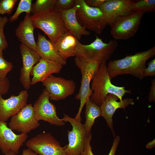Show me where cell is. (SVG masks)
Segmentation results:
<instances>
[{
  "label": "cell",
  "instance_id": "1",
  "mask_svg": "<svg viewBox=\"0 0 155 155\" xmlns=\"http://www.w3.org/2000/svg\"><path fill=\"white\" fill-rule=\"evenodd\" d=\"M155 55V46L146 51L128 55L125 57L110 61L107 66L111 79L117 76L129 74L141 80L146 68V61Z\"/></svg>",
  "mask_w": 155,
  "mask_h": 155
},
{
  "label": "cell",
  "instance_id": "2",
  "mask_svg": "<svg viewBox=\"0 0 155 155\" xmlns=\"http://www.w3.org/2000/svg\"><path fill=\"white\" fill-rule=\"evenodd\" d=\"M106 61L101 62L92 80L91 89L92 93L90 99L100 106L107 95L111 94L116 96L120 101L126 93L131 94V90H127L123 86L119 87L112 84L107 69Z\"/></svg>",
  "mask_w": 155,
  "mask_h": 155
},
{
  "label": "cell",
  "instance_id": "3",
  "mask_svg": "<svg viewBox=\"0 0 155 155\" xmlns=\"http://www.w3.org/2000/svg\"><path fill=\"white\" fill-rule=\"evenodd\" d=\"M35 28L42 30L53 43L68 31L61 16L60 12L52 8L31 16Z\"/></svg>",
  "mask_w": 155,
  "mask_h": 155
},
{
  "label": "cell",
  "instance_id": "4",
  "mask_svg": "<svg viewBox=\"0 0 155 155\" xmlns=\"http://www.w3.org/2000/svg\"><path fill=\"white\" fill-rule=\"evenodd\" d=\"M74 62L80 71L82 75L81 85L75 98L80 101V107L75 118L81 121V113L84 106L92 93L90 83L101 62L75 57Z\"/></svg>",
  "mask_w": 155,
  "mask_h": 155
},
{
  "label": "cell",
  "instance_id": "5",
  "mask_svg": "<svg viewBox=\"0 0 155 155\" xmlns=\"http://www.w3.org/2000/svg\"><path fill=\"white\" fill-rule=\"evenodd\" d=\"M118 46L115 40L108 43L103 42L96 34L95 40L88 44H84L78 40L75 52V56L101 62L108 60Z\"/></svg>",
  "mask_w": 155,
  "mask_h": 155
},
{
  "label": "cell",
  "instance_id": "6",
  "mask_svg": "<svg viewBox=\"0 0 155 155\" xmlns=\"http://www.w3.org/2000/svg\"><path fill=\"white\" fill-rule=\"evenodd\" d=\"M75 4L78 7L76 18L80 24L86 29L100 34L107 25L101 9L89 7L84 0H75Z\"/></svg>",
  "mask_w": 155,
  "mask_h": 155
},
{
  "label": "cell",
  "instance_id": "7",
  "mask_svg": "<svg viewBox=\"0 0 155 155\" xmlns=\"http://www.w3.org/2000/svg\"><path fill=\"white\" fill-rule=\"evenodd\" d=\"M144 13L132 11L117 18L111 26L110 32L115 40H126L137 32Z\"/></svg>",
  "mask_w": 155,
  "mask_h": 155
},
{
  "label": "cell",
  "instance_id": "8",
  "mask_svg": "<svg viewBox=\"0 0 155 155\" xmlns=\"http://www.w3.org/2000/svg\"><path fill=\"white\" fill-rule=\"evenodd\" d=\"M25 145L39 155H67L64 147L50 133H40L26 141Z\"/></svg>",
  "mask_w": 155,
  "mask_h": 155
},
{
  "label": "cell",
  "instance_id": "9",
  "mask_svg": "<svg viewBox=\"0 0 155 155\" xmlns=\"http://www.w3.org/2000/svg\"><path fill=\"white\" fill-rule=\"evenodd\" d=\"M63 119L65 122H69L72 127L71 130L67 131L68 144L64 147L65 151L67 155H81L88 136L84 124L66 114H64Z\"/></svg>",
  "mask_w": 155,
  "mask_h": 155
},
{
  "label": "cell",
  "instance_id": "10",
  "mask_svg": "<svg viewBox=\"0 0 155 155\" xmlns=\"http://www.w3.org/2000/svg\"><path fill=\"white\" fill-rule=\"evenodd\" d=\"M35 118L39 121L43 120L52 125L61 126L65 122L59 118L55 106L50 101L49 94L45 88L33 106Z\"/></svg>",
  "mask_w": 155,
  "mask_h": 155
},
{
  "label": "cell",
  "instance_id": "11",
  "mask_svg": "<svg viewBox=\"0 0 155 155\" xmlns=\"http://www.w3.org/2000/svg\"><path fill=\"white\" fill-rule=\"evenodd\" d=\"M48 92L50 99L58 101L65 99L74 94L76 89L75 82L51 75L42 82Z\"/></svg>",
  "mask_w": 155,
  "mask_h": 155
},
{
  "label": "cell",
  "instance_id": "12",
  "mask_svg": "<svg viewBox=\"0 0 155 155\" xmlns=\"http://www.w3.org/2000/svg\"><path fill=\"white\" fill-rule=\"evenodd\" d=\"M40 125L39 121L35 118L33 106L29 104L11 117L8 127L12 130L27 134Z\"/></svg>",
  "mask_w": 155,
  "mask_h": 155
},
{
  "label": "cell",
  "instance_id": "13",
  "mask_svg": "<svg viewBox=\"0 0 155 155\" xmlns=\"http://www.w3.org/2000/svg\"><path fill=\"white\" fill-rule=\"evenodd\" d=\"M7 124L0 121V150L3 154L9 152L18 154L28 135L25 133L15 134Z\"/></svg>",
  "mask_w": 155,
  "mask_h": 155
},
{
  "label": "cell",
  "instance_id": "14",
  "mask_svg": "<svg viewBox=\"0 0 155 155\" xmlns=\"http://www.w3.org/2000/svg\"><path fill=\"white\" fill-rule=\"evenodd\" d=\"M28 94L26 90L20 91L17 95H11L4 99L0 95V121H6L19 112L27 104Z\"/></svg>",
  "mask_w": 155,
  "mask_h": 155
},
{
  "label": "cell",
  "instance_id": "15",
  "mask_svg": "<svg viewBox=\"0 0 155 155\" xmlns=\"http://www.w3.org/2000/svg\"><path fill=\"white\" fill-rule=\"evenodd\" d=\"M20 49L21 55L22 67L20 71V81L24 88L29 89L31 85L30 75L33 67L40 60L37 53L21 43Z\"/></svg>",
  "mask_w": 155,
  "mask_h": 155
},
{
  "label": "cell",
  "instance_id": "16",
  "mask_svg": "<svg viewBox=\"0 0 155 155\" xmlns=\"http://www.w3.org/2000/svg\"><path fill=\"white\" fill-rule=\"evenodd\" d=\"M134 0H106L100 8L104 15L107 25L111 26L118 17L132 11Z\"/></svg>",
  "mask_w": 155,
  "mask_h": 155
},
{
  "label": "cell",
  "instance_id": "17",
  "mask_svg": "<svg viewBox=\"0 0 155 155\" xmlns=\"http://www.w3.org/2000/svg\"><path fill=\"white\" fill-rule=\"evenodd\" d=\"M119 98L116 96L108 94L100 106L101 116L106 121L108 126L111 129L115 136V134L113 129V117L114 113L118 108L124 109L128 106L134 104L133 99L125 98L121 101H117Z\"/></svg>",
  "mask_w": 155,
  "mask_h": 155
},
{
  "label": "cell",
  "instance_id": "18",
  "mask_svg": "<svg viewBox=\"0 0 155 155\" xmlns=\"http://www.w3.org/2000/svg\"><path fill=\"white\" fill-rule=\"evenodd\" d=\"M63 66L59 63L41 58L32 70L31 85L42 82L53 73H59Z\"/></svg>",
  "mask_w": 155,
  "mask_h": 155
},
{
  "label": "cell",
  "instance_id": "19",
  "mask_svg": "<svg viewBox=\"0 0 155 155\" xmlns=\"http://www.w3.org/2000/svg\"><path fill=\"white\" fill-rule=\"evenodd\" d=\"M35 28L30 14L26 13L24 18L20 22L16 29L15 34L21 43L36 52L37 45L34 32Z\"/></svg>",
  "mask_w": 155,
  "mask_h": 155
},
{
  "label": "cell",
  "instance_id": "20",
  "mask_svg": "<svg viewBox=\"0 0 155 155\" xmlns=\"http://www.w3.org/2000/svg\"><path fill=\"white\" fill-rule=\"evenodd\" d=\"M78 7L75 5L69 9L60 11L61 18L68 30L79 40L83 36H88L90 32L82 26L76 16Z\"/></svg>",
  "mask_w": 155,
  "mask_h": 155
},
{
  "label": "cell",
  "instance_id": "21",
  "mask_svg": "<svg viewBox=\"0 0 155 155\" xmlns=\"http://www.w3.org/2000/svg\"><path fill=\"white\" fill-rule=\"evenodd\" d=\"M36 52L41 58L57 62L63 65L67 63V60L63 59L56 51L54 44L47 39L45 36L38 33Z\"/></svg>",
  "mask_w": 155,
  "mask_h": 155
},
{
  "label": "cell",
  "instance_id": "22",
  "mask_svg": "<svg viewBox=\"0 0 155 155\" xmlns=\"http://www.w3.org/2000/svg\"><path fill=\"white\" fill-rule=\"evenodd\" d=\"M78 40L68 31L59 37L54 44L59 55L67 60L69 57L75 56V52Z\"/></svg>",
  "mask_w": 155,
  "mask_h": 155
},
{
  "label": "cell",
  "instance_id": "23",
  "mask_svg": "<svg viewBox=\"0 0 155 155\" xmlns=\"http://www.w3.org/2000/svg\"><path fill=\"white\" fill-rule=\"evenodd\" d=\"M85 116V122L84 125L88 135L91 134L92 127L95 119L101 116L100 106L97 105L91 101L90 99L86 104Z\"/></svg>",
  "mask_w": 155,
  "mask_h": 155
},
{
  "label": "cell",
  "instance_id": "24",
  "mask_svg": "<svg viewBox=\"0 0 155 155\" xmlns=\"http://www.w3.org/2000/svg\"><path fill=\"white\" fill-rule=\"evenodd\" d=\"M131 8L132 11L141 12L143 13L154 12L155 11V0H134Z\"/></svg>",
  "mask_w": 155,
  "mask_h": 155
},
{
  "label": "cell",
  "instance_id": "25",
  "mask_svg": "<svg viewBox=\"0 0 155 155\" xmlns=\"http://www.w3.org/2000/svg\"><path fill=\"white\" fill-rule=\"evenodd\" d=\"M32 0H21L18 4L16 11L9 19V21L12 22L16 21L20 14L23 12L30 14L32 5Z\"/></svg>",
  "mask_w": 155,
  "mask_h": 155
},
{
  "label": "cell",
  "instance_id": "26",
  "mask_svg": "<svg viewBox=\"0 0 155 155\" xmlns=\"http://www.w3.org/2000/svg\"><path fill=\"white\" fill-rule=\"evenodd\" d=\"M92 138L91 134L88 136L87 137L84 150L81 153V155H94L92 152V146L90 143ZM120 140V137L118 135L115 137L112 146L108 155H115Z\"/></svg>",
  "mask_w": 155,
  "mask_h": 155
},
{
  "label": "cell",
  "instance_id": "27",
  "mask_svg": "<svg viewBox=\"0 0 155 155\" xmlns=\"http://www.w3.org/2000/svg\"><path fill=\"white\" fill-rule=\"evenodd\" d=\"M56 0H36L32 5L31 12L35 14L54 8Z\"/></svg>",
  "mask_w": 155,
  "mask_h": 155
},
{
  "label": "cell",
  "instance_id": "28",
  "mask_svg": "<svg viewBox=\"0 0 155 155\" xmlns=\"http://www.w3.org/2000/svg\"><path fill=\"white\" fill-rule=\"evenodd\" d=\"M12 63L8 61L4 58L3 51L0 50V79L3 80L13 68Z\"/></svg>",
  "mask_w": 155,
  "mask_h": 155
},
{
  "label": "cell",
  "instance_id": "29",
  "mask_svg": "<svg viewBox=\"0 0 155 155\" xmlns=\"http://www.w3.org/2000/svg\"><path fill=\"white\" fill-rule=\"evenodd\" d=\"M9 21L6 16H0V50L3 51L6 49L8 44L4 32V28Z\"/></svg>",
  "mask_w": 155,
  "mask_h": 155
},
{
  "label": "cell",
  "instance_id": "30",
  "mask_svg": "<svg viewBox=\"0 0 155 155\" xmlns=\"http://www.w3.org/2000/svg\"><path fill=\"white\" fill-rule=\"evenodd\" d=\"M17 1V0H0V14H11Z\"/></svg>",
  "mask_w": 155,
  "mask_h": 155
},
{
  "label": "cell",
  "instance_id": "31",
  "mask_svg": "<svg viewBox=\"0 0 155 155\" xmlns=\"http://www.w3.org/2000/svg\"><path fill=\"white\" fill-rule=\"evenodd\" d=\"M75 5V0H56L54 8L59 11L67 10Z\"/></svg>",
  "mask_w": 155,
  "mask_h": 155
},
{
  "label": "cell",
  "instance_id": "32",
  "mask_svg": "<svg viewBox=\"0 0 155 155\" xmlns=\"http://www.w3.org/2000/svg\"><path fill=\"white\" fill-rule=\"evenodd\" d=\"M148 66L144 69L143 75L144 77L155 75V59H154L147 64Z\"/></svg>",
  "mask_w": 155,
  "mask_h": 155
},
{
  "label": "cell",
  "instance_id": "33",
  "mask_svg": "<svg viewBox=\"0 0 155 155\" xmlns=\"http://www.w3.org/2000/svg\"><path fill=\"white\" fill-rule=\"evenodd\" d=\"M10 84L9 81L7 77L3 80L0 79V95L4 94L8 92Z\"/></svg>",
  "mask_w": 155,
  "mask_h": 155
},
{
  "label": "cell",
  "instance_id": "34",
  "mask_svg": "<svg viewBox=\"0 0 155 155\" xmlns=\"http://www.w3.org/2000/svg\"><path fill=\"white\" fill-rule=\"evenodd\" d=\"M106 0H85L87 5L92 7L99 8Z\"/></svg>",
  "mask_w": 155,
  "mask_h": 155
},
{
  "label": "cell",
  "instance_id": "35",
  "mask_svg": "<svg viewBox=\"0 0 155 155\" xmlns=\"http://www.w3.org/2000/svg\"><path fill=\"white\" fill-rule=\"evenodd\" d=\"M148 100L151 102L155 101V80H152L151 86L148 95Z\"/></svg>",
  "mask_w": 155,
  "mask_h": 155
},
{
  "label": "cell",
  "instance_id": "36",
  "mask_svg": "<svg viewBox=\"0 0 155 155\" xmlns=\"http://www.w3.org/2000/svg\"><path fill=\"white\" fill-rule=\"evenodd\" d=\"M21 155H38L37 153L29 148L24 150Z\"/></svg>",
  "mask_w": 155,
  "mask_h": 155
},
{
  "label": "cell",
  "instance_id": "37",
  "mask_svg": "<svg viewBox=\"0 0 155 155\" xmlns=\"http://www.w3.org/2000/svg\"><path fill=\"white\" fill-rule=\"evenodd\" d=\"M155 140L149 142L146 145V148L148 149H151L155 147Z\"/></svg>",
  "mask_w": 155,
  "mask_h": 155
},
{
  "label": "cell",
  "instance_id": "38",
  "mask_svg": "<svg viewBox=\"0 0 155 155\" xmlns=\"http://www.w3.org/2000/svg\"><path fill=\"white\" fill-rule=\"evenodd\" d=\"M2 155H18L17 154H16L12 152H9L5 154H3Z\"/></svg>",
  "mask_w": 155,
  "mask_h": 155
}]
</instances>
